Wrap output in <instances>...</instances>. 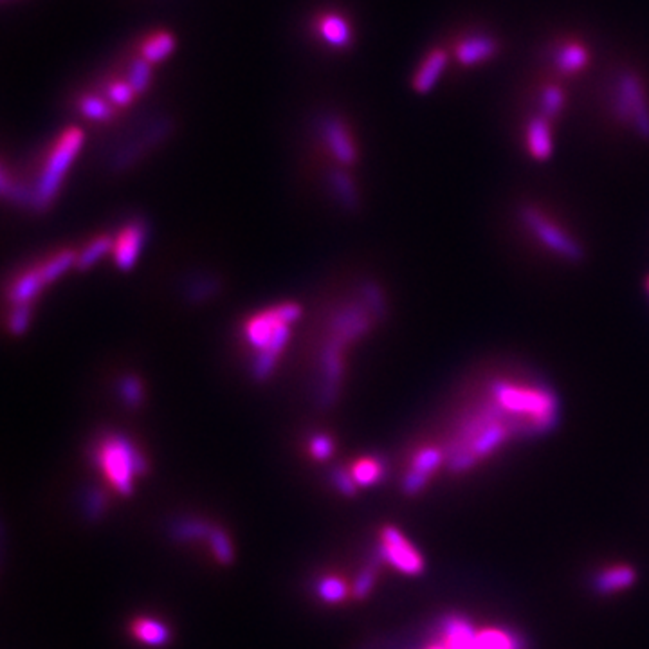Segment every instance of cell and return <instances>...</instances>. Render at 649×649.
Returning <instances> with one entry per match:
<instances>
[{"label":"cell","mask_w":649,"mask_h":649,"mask_svg":"<svg viewBox=\"0 0 649 649\" xmlns=\"http://www.w3.org/2000/svg\"><path fill=\"white\" fill-rule=\"evenodd\" d=\"M491 393L507 411L531 418V437L548 435L561 422L559 399L548 386L518 388L505 381H494Z\"/></svg>","instance_id":"1"},{"label":"cell","mask_w":649,"mask_h":649,"mask_svg":"<svg viewBox=\"0 0 649 649\" xmlns=\"http://www.w3.org/2000/svg\"><path fill=\"white\" fill-rule=\"evenodd\" d=\"M94 462L105 480L121 496H130L134 491V480L142 476L149 469L142 453L118 433H110L98 442L94 450Z\"/></svg>","instance_id":"2"},{"label":"cell","mask_w":649,"mask_h":649,"mask_svg":"<svg viewBox=\"0 0 649 649\" xmlns=\"http://www.w3.org/2000/svg\"><path fill=\"white\" fill-rule=\"evenodd\" d=\"M84 141L85 134L78 126H69L67 130L61 132L47 158V163L38 177L37 186L33 188V206L37 209H45L49 204H53L61 186V181L67 170L70 168L72 161L78 156Z\"/></svg>","instance_id":"3"},{"label":"cell","mask_w":649,"mask_h":649,"mask_svg":"<svg viewBox=\"0 0 649 649\" xmlns=\"http://www.w3.org/2000/svg\"><path fill=\"white\" fill-rule=\"evenodd\" d=\"M300 316L302 307L293 302L267 309L246 323V339L255 350L278 357L291 337V323Z\"/></svg>","instance_id":"4"},{"label":"cell","mask_w":649,"mask_h":649,"mask_svg":"<svg viewBox=\"0 0 649 649\" xmlns=\"http://www.w3.org/2000/svg\"><path fill=\"white\" fill-rule=\"evenodd\" d=\"M520 219L523 226L552 253L563 256L568 262H581L585 258L583 246L572 239L564 230L554 224L550 219L534 206H522L520 207Z\"/></svg>","instance_id":"5"},{"label":"cell","mask_w":649,"mask_h":649,"mask_svg":"<svg viewBox=\"0 0 649 649\" xmlns=\"http://www.w3.org/2000/svg\"><path fill=\"white\" fill-rule=\"evenodd\" d=\"M615 112L617 118L624 123H629L644 141H649L647 94L642 82L631 72H624L617 84Z\"/></svg>","instance_id":"6"},{"label":"cell","mask_w":649,"mask_h":649,"mask_svg":"<svg viewBox=\"0 0 649 649\" xmlns=\"http://www.w3.org/2000/svg\"><path fill=\"white\" fill-rule=\"evenodd\" d=\"M511 417V415H509ZM503 422H496L491 427H487L482 435H478L467 448L455 453L448 458V467L451 473H466L471 467H475L480 460L487 458L491 453H494L505 441L513 437L511 427Z\"/></svg>","instance_id":"7"},{"label":"cell","mask_w":649,"mask_h":649,"mask_svg":"<svg viewBox=\"0 0 649 649\" xmlns=\"http://www.w3.org/2000/svg\"><path fill=\"white\" fill-rule=\"evenodd\" d=\"M511 415V411L505 410L498 401H489L485 404H482L473 415H469L462 426L457 429L455 435L450 439V442L446 444L444 448V453H446V460L450 457H453L455 453L462 451L464 448H467L478 435H482V433L491 427L492 424L496 422H503L507 420Z\"/></svg>","instance_id":"8"},{"label":"cell","mask_w":649,"mask_h":649,"mask_svg":"<svg viewBox=\"0 0 649 649\" xmlns=\"http://www.w3.org/2000/svg\"><path fill=\"white\" fill-rule=\"evenodd\" d=\"M379 556L406 575H418L424 570L422 556L395 527H385L381 531Z\"/></svg>","instance_id":"9"},{"label":"cell","mask_w":649,"mask_h":649,"mask_svg":"<svg viewBox=\"0 0 649 649\" xmlns=\"http://www.w3.org/2000/svg\"><path fill=\"white\" fill-rule=\"evenodd\" d=\"M346 345L337 341L336 337H329L321 350V390H320V402L323 406H330L336 401L339 392V385L345 374V353Z\"/></svg>","instance_id":"10"},{"label":"cell","mask_w":649,"mask_h":649,"mask_svg":"<svg viewBox=\"0 0 649 649\" xmlns=\"http://www.w3.org/2000/svg\"><path fill=\"white\" fill-rule=\"evenodd\" d=\"M374 323L376 320L365 304H350L337 311V314L332 318L330 336L348 346L350 343H355L357 339L367 336Z\"/></svg>","instance_id":"11"},{"label":"cell","mask_w":649,"mask_h":649,"mask_svg":"<svg viewBox=\"0 0 649 649\" xmlns=\"http://www.w3.org/2000/svg\"><path fill=\"white\" fill-rule=\"evenodd\" d=\"M446 460V453L441 448H424L420 450L411 462L410 471L402 480V491L408 496L418 494L429 482L431 475L435 473L442 462Z\"/></svg>","instance_id":"12"},{"label":"cell","mask_w":649,"mask_h":649,"mask_svg":"<svg viewBox=\"0 0 649 649\" xmlns=\"http://www.w3.org/2000/svg\"><path fill=\"white\" fill-rule=\"evenodd\" d=\"M144 240H147V226L139 221L126 224L114 239V264L121 271H130L142 251Z\"/></svg>","instance_id":"13"},{"label":"cell","mask_w":649,"mask_h":649,"mask_svg":"<svg viewBox=\"0 0 649 649\" xmlns=\"http://www.w3.org/2000/svg\"><path fill=\"white\" fill-rule=\"evenodd\" d=\"M321 130H323L325 142H327V147L330 149L332 156L345 166L353 165L355 159H357V149H355L353 139H352L348 128L343 125V121L336 119V118H330L323 123Z\"/></svg>","instance_id":"14"},{"label":"cell","mask_w":649,"mask_h":649,"mask_svg":"<svg viewBox=\"0 0 649 649\" xmlns=\"http://www.w3.org/2000/svg\"><path fill=\"white\" fill-rule=\"evenodd\" d=\"M448 65V53L442 49H435L431 51L424 61L420 63V67L417 69L415 77H413V89L418 94H426L429 93L433 87H435L442 77V72Z\"/></svg>","instance_id":"15"},{"label":"cell","mask_w":649,"mask_h":649,"mask_svg":"<svg viewBox=\"0 0 649 649\" xmlns=\"http://www.w3.org/2000/svg\"><path fill=\"white\" fill-rule=\"evenodd\" d=\"M527 147L536 161H548L552 158V134L548 119L536 116L527 126Z\"/></svg>","instance_id":"16"},{"label":"cell","mask_w":649,"mask_h":649,"mask_svg":"<svg viewBox=\"0 0 649 649\" xmlns=\"http://www.w3.org/2000/svg\"><path fill=\"white\" fill-rule=\"evenodd\" d=\"M318 35L330 47L345 49L352 42V28L339 13H325L318 19Z\"/></svg>","instance_id":"17"},{"label":"cell","mask_w":649,"mask_h":649,"mask_svg":"<svg viewBox=\"0 0 649 649\" xmlns=\"http://www.w3.org/2000/svg\"><path fill=\"white\" fill-rule=\"evenodd\" d=\"M44 287H45V281L40 274V267H33V269L22 272L13 281V285L10 287L8 298H10L12 305H31Z\"/></svg>","instance_id":"18"},{"label":"cell","mask_w":649,"mask_h":649,"mask_svg":"<svg viewBox=\"0 0 649 649\" xmlns=\"http://www.w3.org/2000/svg\"><path fill=\"white\" fill-rule=\"evenodd\" d=\"M498 54V42L491 37H471L457 47V60L466 65H478Z\"/></svg>","instance_id":"19"},{"label":"cell","mask_w":649,"mask_h":649,"mask_svg":"<svg viewBox=\"0 0 649 649\" xmlns=\"http://www.w3.org/2000/svg\"><path fill=\"white\" fill-rule=\"evenodd\" d=\"M635 581H637V572L631 566H613L596 575L594 590L597 594L608 596L633 587Z\"/></svg>","instance_id":"20"},{"label":"cell","mask_w":649,"mask_h":649,"mask_svg":"<svg viewBox=\"0 0 649 649\" xmlns=\"http://www.w3.org/2000/svg\"><path fill=\"white\" fill-rule=\"evenodd\" d=\"M132 635L150 647H163L170 640V631L165 622L150 617H141L132 622Z\"/></svg>","instance_id":"21"},{"label":"cell","mask_w":649,"mask_h":649,"mask_svg":"<svg viewBox=\"0 0 649 649\" xmlns=\"http://www.w3.org/2000/svg\"><path fill=\"white\" fill-rule=\"evenodd\" d=\"M554 63L561 75H575L587 67L588 51L581 44H564L554 54Z\"/></svg>","instance_id":"22"},{"label":"cell","mask_w":649,"mask_h":649,"mask_svg":"<svg viewBox=\"0 0 649 649\" xmlns=\"http://www.w3.org/2000/svg\"><path fill=\"white\" fill-rule=\"evenodd\" d=\"M175 49V38L172 33L168 31H159L150 35L147 40L142 42L141 45V56L150 61V63H159L163 60H166Z\"/></svg>","instance_id":"23"},{"label":"cell","mask_w":649,"mask_h":649,"mask_svg":"<svg viewBox=\"0 0 649 649\" xmlns=\"http://www.w3.org/2000/svg\"><path fill=\"white\" fill-rule=\"evenodd\" d=\"M353 482L361 487H370L377 483L385 475V464L379 458L357 460L350 471Z\"/></svg>","instance_id":"24"},{"label":"cell","mask_w":649,"mask_h":649,"mask_svg":"<svg viewBox=\"0 0 649 649\" xmlns=\"http://www.w3.org/2000/svg\"><path fill=\"white\" fill-rule=\"evenodd\" d=\"M361 295H363V304L370 311L376 321H383L388 316V304L383 288L376 281H365L361 285Z\"/></svg>","instance_id":"25"},{"label":"cell","mask_w":649,"mask_h":649,"mask_svg":"<svg viewBox=\"0 0 649 649\" xmlns=\"http://www.w3.org/2000/svg\"><path fill=\"white\" fill-rule=\"evenodd\" d=\"M77 264H78V255L65 249L38 267H40V274L47 285V283H53L54 280H58L63 272H67L72 265H77Z\"/></svg>","instance_id":"26"},{"label":"cell","mask_w":649,"mask_h":649,"mask_svg":"<svg viewBox=\"0 0 649 649\" xmlns=\"http://www.w3.org/2000/svg\"><path fill=\"white\" fill-rule=\"evenodd\" d=\"M330 186L334 188L336 197L346 209L355 211L359 207V191L350 175H346L345 172H334L330 175Z\"/></svg>","instance_id":"27"},{"label":"cell","mask_w":649,"mask_h":649,"mask_svg":"<svg viewBox=\"0 0 649 649\" xmlns=\"http://www.w3.org/2000/svg\"><path fill=\"white\" fill-rule=\"evenodd\" d=\"M207 543H209V548H211L215 559L221 564H231L235 561V548H233L230 534L224 529L213 527L207 536Z\"/></svg>","instance_id":"28"},{"label":"cell","mask_w":649,"mask_h":649,"mask_svg":"<svg viewBox=\"0 0 649 649\" xmlns=\"http://www.w3.org/2000/svg\"><path fill=\"white\" fill-rule=\"evenodd\" d=\"M318 597L327 604H339L348 597V585L337 575H325L318 583Z\"/></svg>","instance_id":"29"},{"label":"cell","mask_w":649,"mask_h":649,"mask_svg":"<svg viewBox=\"0 0 649 649\" xmlns=\"http://www.w3.org/2000/svg\"><path fill=\"white\" fill-rule=\"evenodd\" d=\"M114 247V240L110 237H98L96 240H93L80 255H78V264L77 267L80 271L91 269L98 260H101V256H105L109 251H112Z\"/></svg>","instance_id":"30"},{"label":"cell","mask_w":649,"mask_h":649,"mask_svg":"<svg viewBox=\"0 0 649 649\" xmlns=\"http://www.w3.org/2000/svg\"><path fill=\"white\" fill-rule=\"evenodd\" d=\"M211 525L202 520H181L174 527V538L179 541H200L206 539L211 532Z\"/></svg>","instance_id":"31"},{"label":"cell","mask_w":649,"mask_h":649,"mask_svg":"<svg viewBox=\"0 0 649 649\" xmlns=\"http://www.w3.org/2000/svg\"><path fill=\"white\" fill-rule=\"evenodd\" d=\"M152 63L141 58H135L130 65V72H128V84L132 85V89L135 91V94H142L144 91L149 89L150 80H152Z\"/></svg>","instance_id":"32"},{"label":"cell","mask_w":649,"mask_h":649,"mask_svg":"<svg viewBox=\"0 0 649 649\" xmlns=\"http://www.w3.org/2000/svg\"><path fill=\"white\" fill-rule=\"evenodd\" d=\"M80 112L93 121H107L112 116V105L100 96H84L80 100Z\"/></svg>","instance_id":"33"},{"label":"cell","mask_w":649,"mask_h":649,"mask_svg":"<svg viewBox=\"0 0 649 649\" xmlns=\"http://www.w3.org/2000/svg\"><path fill=\"white\" fill-rule=\"evenodd\" d=\"M476 649H523L520 640L501 631H483L478 635Z\"/></svg>","instance_id":"34"},{"label":"cell","mask_w":649,"mask_h":649,"mask_svg":"<svg viewBox=\"0 0 649 649\" xmlns=\"http://www.w3.org/2000/svg\"><path fill=\"white\" fill-rule=\"evenodd\" d=\"M564 107V93L563 89L550 85L547 87L541 96H539V109H541V116L547 119L556 118Z\"/></svg>","instance_id":"35"},{"label":"cell","mask_w":649,"mask_h":649,"mask_svg":"<svg viewBox=\"0 0 649 649\" xmlns=\"http://www.w3.org/2000/svg\"><path fill=\"white\" fill-rule=\"evenodd\" d=\"M119 395H121V399L125 401L126 406H130V408L141 406L142 397H144L141 381L137 377H134V376L123 377L121 383H119Z\"/></svg>","instance_id":"36"},{"label":"cell","mask_w":649,"mask_h":649,"mask_svg":"<svg viewBox=\"0 0 649 649\" xmlns=\"http://www.w3.org/2000/svg\"><path fill=\"white\" fill-rule=\"evenodd\" d=\"M376 581H377V573L372 566H367L363 572H361L357 575V580L352 587V596L355 599H365L367 596H370V592L374 590L376 587Z\"/></svg>","instance_id":"37"},{"label":"cell","mask_w":649,"mask_h":649,"mask_svg":"<svg viewBox=\"0 0 649 649\" xmlns=\"http://www.w3.org/2000/svg\"><path fill=\"white\" fill-rule=\"evenodd\" d=\"M276 361L278 357L272 355V353H267V352H258L255 361H253V377L256 381H265L267 377H271V374L274 372V367H276Z\"/></svg>","instance_id":"38"},{"label":"cell","mask_w":649,"mask_h":649,"mask_svg":"<svg viewBox=\"0 0 649 649\" xmlns=\"http://www.w3.org/2000/svg\"><path fill=\"white\" fill-rule=\"evenodd\" d=\"M29 323H31V305H13V311L8 320L10 332L20 336L28 330Z\"/></svg>","instance_id":"39"},{"label":"cell","mask_w":649,"mask_h":649,"mask_svg":"<svg viewBox=\"0 0 649 649\" xmlns=\"http://www.w3.org/2000/svg\"><path fill=\"white\" fill-rule=\"evenodd\" d=\"M134 96H135V91L132 89V85L128 82H112L107 89L109 101L118 107H125V105L132 103Z\"/></svg>","instance_id":"40"},{"label":"cell","mask_w":649,"mask_h":649,"mask_svg":"<svg viewBox=\"0 0 649 649\" xmlns=\"http://www.w3.org/2000/svg\"><path fill=\"white\" fill-rule=\"evenodd\" d=\"M309 451L314 460L325 462L334 455V441L329 435L318 433V435H314L309 442Z\"/></svg>","instance_id":"41"},{"label":"cell","mask_w":649,"mask_h":649,"mask_svg":"<svg viewBox=\"0 0 649 649\" xmlns=\"http://www.w3.org/2000/svg\"><path fill=\"white\" fill-rule=\"evenodd\" d=\"M216 288H219V283H216V280H213V278L197 280L190 285L188 296H190L191 302H200V300H206V298L213 296L216 293Z\"/></svg>","instance_id":"42"},{"label":"cell","mask_w":649,"mask_h":649,"mask_svg":"<svg viewBox=\"0 0 649 649\" xmlns=\"http://www.w3.org/2000/svg\"><path fill=\"white\" fill-rule=\"evenodd\" d=\"M330 478H332V483L334 487L343 494V496H353L355 494V489H357V483L353 482L352 475L343 469V467H334L332 473H330Z\"/></svg>","instance_id":"43"},{"label":"cell","mask_w":649,"mask_h":649,"mask_svg":"<svg viewBox=\"0 0 649 649\" xmlns=\"http://www.w3.org/2000/svg\"><path fill=\"white\" fill-rule=\"evenodd\" d=\"M85 505V513L89 518H98L101 513H103V505H105V498H103V492L100 489H91L87 492V498L84 501Z\"/></svg>","instance_id":"44"},{"label":"cell","mask_w":649,"mask_h":649,"mask_svg":"<svg viewBox=\"0 0 649 649\" xmlns=\"http://www.w3.org/2000/svg\"><path fill=\"white\" fill-rule=\"evenodd\" d=\"M645 287H647V293H649V276H647V280H645Z\"/></svg>","instance_id":"45"}]
</instances>
